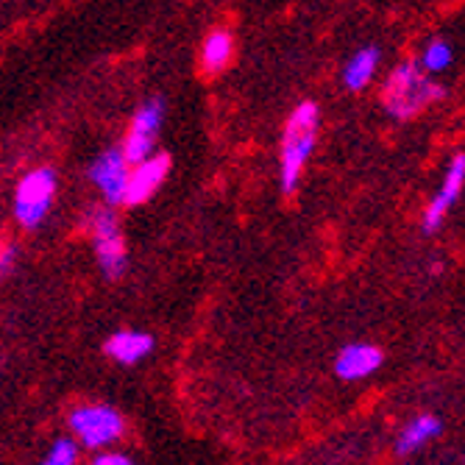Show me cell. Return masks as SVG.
<instances>
[{"instance_id": "cell-1", "label": "cell", "mask_w": 465, "mask_h": 465, "mask_svg": "<svg viewBox=\"0 0 465 465\" xmlns=\"http://www.w3.org/2000/svg\"><path fill=\"white\" fill-rule=\"evenodd\" d=\"M382 106L393 120H412L418 112L446 98V87L432 81L418 62H401L382 87Z\"/></svg>"}, {"instance_id": "cell-2", "label": "cell", "mask_w": 465, "mask_h": 465, "mask_svg": "<svg viewBox=\"0 0 465 465\" xmlns=\"http://www.w3.org/2000/svg\"><path fill=\"white\" fill-rule=\"evenodd\" d=\"M318 129H321V109L312 101H304L302 106H295L292 114L287 117L284 137H282V156H279V162H282L279 179H282L284 193H292L299 187L304 164L318 143Z\"/></svg>"}, {"instance_id": "cell-3", "label": "cell", "mask_w": 465, "mask_h": 465, "mask_svg": "<svg viewBox=\"0 0 465 465\" xmlns=\"http://www.w3.org/2000/svg\"><path fill=\"white\" fill-rule=\"evenodd\" d=\"M87 229L93 234L95 260L106 279H120L125 273V242L112 206H93L87 213Z\"/></svg>"}, {"instance_id": "cell-4", "label": "cell", "mask_w": 465, "mask_h": 465, "mask_svg": "<svg viewBox=\"0 0 465 465\" xmlns=\"http://www.w3.org/2000/svg\"><path fill=\"white\" fill-rule=\"evenodd\" d=\"M59 179L51 167H36L25 173L15 190V218L23 229H36L48 218L54 198H56Z\"/></svg>"}, {"instance_id": "cell-5", "label": "cell", "mask_w": 465, "mask_h": 465, "mask_svg": "<svg viewBox=\"0 0 465 465\" xmlns=\"http://www.w3.org/2000/svg\"><path fill=\"white\" fill-rule=\"evenodd\" d=\"M67 420L75 440L87 449H106L125 432L123 415L109 404H81L70 412Z\"/></svg>"}, {"instance_id": "cell-6", "label": "cell", "mask_w": 465, "mask_h": 465, "mask_svg": "<svg viewBox=\"0 0 465 465\" xmlns=\"http://www.w3.org/2000/svg\"><path fill=\"white\" fill-rule=\"evenodd\" d=\"M162 120H164V101L162 98H151L134 112L129 132H125V140L120 145L125 162H129L132 167L156 153V137L162 129Z\"/></svg>"}, {"instance_id": "cell-7", "label": "cell", "mask_w": 465, "mask_h": 465, "mask_svg": "<svg viewBox=\"0 0 465 465\" xmlns=\"http://www.w3.org/2000/svg\"><path fill=\"white\" fill-rule=\"evenodd\" d=\"M129 171H132V164L125 162V156H123L120 148H106V151L90 164V179H93V184L101 190V195L106 198V206L123 203L125 182H129Z\"/></svg>"}, {"instance_id": "cell-8", "label": "cell", "mask_w": 465, "mask_h": 465, "mask_svg": "<svg viewBox=\"0 0 465 465\" xmlns=\"http://www.w3.org/2000/svg\"><path fill=\"white\" fill-rule=\"evenodd\" d=\"M167 173H171V156H164V153H153L145 162L134 164L129 171V182H125L123 203L125 206L145 203L164 184Z\"/></svg>"}, {"instance_id": "cell-9", "label": "cell", "mask_w": 465, "mask_h": 465, "mask_svg": "<svg viewBox=\"0 0 465 465\" xmlns=\"http://www.w3.org/2000/svg\"><path fill=\"white\" fill-rule=\"evenodd\" d=\"M462 184H465V153H457L449 162V171H446V179H443L440 190L432 195L430 206L424 209V221H420V229H424L427 234L440 229L443 218L449 215V209L454 206L457 195L462 193Z\"/></svg>"}, {"instance_id": "cell-10", "label": "cell", "mask_w": 465, "mask_h": 465, "mask_svg": "<svg viewBox=\"0 0 465 465\" xmlns=\"http://www.w3.org/2000/svg\"><path fill=\"white\" fill-rule=\"evenodd\" d=\"M385 362V351L371 343H351L334 357V373L343 382H360Z\"/></svg>"}, {"instance_id": "cell-11", "label": "cell", "mask_w": 465, "mask_h": 465, "mask_svg": "<svg viewBox=\"0 0 465 465\" xmlns=\"http://www.w3.org/2000/svg\"><path fill=\"white\" fill-rule=\"evenodd\" d=\"M104 351H106V357H112L120 365H137L140 360H145L153 351V337L140 329H123L109 337Z\"/></svg>"}, {"instance_id": "cell-12", "label": "cell", "mask_w": 465, "mask_h": 465, "mask_svg": "<svg viewBox=\"0 0 465 465\" xmlns=\"http://www.w3.org/2000/svg\"><path fill=\"white\" fill-rule=\"evenodd\" d=\"M376 67H379V48H373V45L360 48L346 62V67H343V84H346V90H351V93L365 90L368 84H371V78H373V73H376Z\"/></svg>"}, {"instance_id": "cell-13", "label": "cell", "mask_w": 465, "mask_h": 465, "mask_svg": "<svg viewBox=\"0 0 465 465\" xmlns=\"http://www.w3.org/2000/svg\"><path fill=\"white\" fill-rule=\"evenodd\" d=\"M438 435H440V420L435 415L424 412V415L412 418L410 424L401 430V435L396 440V451L399 454H412L415 449H420L427 440H432Z\"/></svg>"}, {"instance_id": "cell-14", "label": "cell", "mask_w": 465, "mask_h": 465, "mask_svg": "<svg viewBox=\"0 0 465 465\" xmlns=\"http://www.w3.org/2000/svg\"><path fill=\"white\" fill-rule=\"evenodd\" d=\"M234 51V42L229 31H213L203 39V48H201V67L206 73H221Z\"/></svg>"}, {"instance_id": "cell-15", "label": "cell", "mask_w": 465, "mask_h": 465, "mask_svg": "<svg viewBox=\"0 0 465 465\" xmlns=\"http://www.w3.org/2000/svg\"><path fill=\"white\" fill-rule=\"evenodd\" d=\"M451 59H454L451 45H449L446 39H440V36H438V39L427 42V48H424V54H420L418 67L424 70V73H443V70H449Z\"/></svg>"}, {"instance_id": "cell-16", "label": "cell", "mask_w": 465, "mask_h": 465, "mask_svg": "<svg viewBox=\"0 0 465 465\" xmlns=\"http://www.w3.org/2000/svg\"><path fill=\"white\" fill-rule=\"evenodd\" d=\"M75 462H78V443L70 438H59L39 465H75Z\"/></svg>"}, {"instance_id": "cell-17", "label": "cell", "mask_w": 465, "mask_h": 465, "mask_svg": "<svg viewBox=\"0 0 465 465\" xmlns=\"http://www.w3.org/2000/svg\"><path fill=\"white\" fill-rule=\"evenodd\" d=\"M15 262H17V248L0 240V279H6L15 271Z\"/></svg>"}, {"instance_id": "cell-18", "label": "cell", "mask_w": 465, "mask_h": 465, "mask_svg": "<svg viewBox=\"0 0 465 465\" xmlns=\"http://www.w3.org/2000/svg\"><path fill=\"white\" fill-rule=\"evenodd\" d=\"M90 465H134V462L125 454H120V451H101V454L93 457Z\"/></svg>"}]
</instances>
